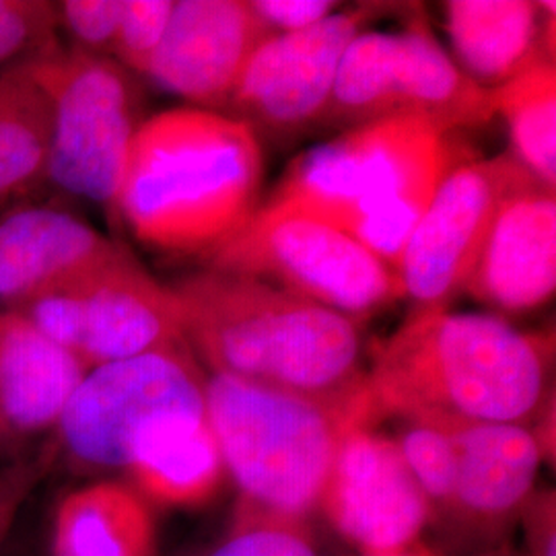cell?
<instances>
[{
	"label": "cell",
	"instance_id": "484cf974",
	"mask_svg": "<svg viewBox=\"0 0 556 556\" xmlns=\"http://www.w3.org/2000/svg\"><path fill=\"white\" fill-rule=\"evenodd\" d=\"M174 0H122L112 59L135 77H147L167 34Z\"/></svg>",
	"mask_w": 556,
	"mask_h": 556
},
{
	"label": "cell",
	"instance_id": "ac0fdd59",
	"mask_svg": "<svg viewBox=\"0 0 556 556\" xmlns=\"http://www.w3.org/2000/svg\"><path fill=\"white\" fill-rule=\"evenodd\" d=\"M443 15L457 66L486 91L555 62V2L450 0Z\"/></svg>",
	"mask_w": 556,
	"mask_h": 556
},
{
	"label": "cell",
	"instance_id": "4316f807",
	"mask_svg": "<svg viewBox=\"0 0 556 556\" xmlns=\"http://www.w3.org/2000/svg\"><path fill=\"white\" fill-rule=\"evenodd\" d=\"M211 556H318L301 521L241 509L233 534Z\"/></svg>",
	"mask_w": 556,
	"mask_h": 556
},
{
	"label": "cell",
	"instance_id": "277c9868",
	"mask_svg": "<svg viewBox=\"0 0 556 556\" xmlns=\"http://www.w3.org/2000/svg\"><path fill=\"white\" fill-rule=\"evenodd\" d=\"M454 132L427 119H379L291 161L262 206L326 220L394 273L418 219L459 157Z\"/></svg>",
	"mask_w": 556,
	"mask_h": 556
},
{
	"label": "cell",
	"instance_id": "ffe728a7",
	"mask_svg": "<svg viewBox=\"0 0 556 556\" xmlns=\"http://www.w3.org/2000/svg\"><path fill=\"white\" fill-rule=\"evenodd\" d=\"M147 503L197 507L219 491L227 475L206 413H176L140 435L126 468Z\"/></svg>",
	"mask_w": 556,
	"mask_h": 556
},
{
	"label": "cell",
	"instance_id": "4dcf8cb0",
	"mask_svg": "<svg viewBox=\"0 0 556 556\" xmlns=\"http://www.w3.org/2000/svg\"><path fill=\"white\" fill-rule=\"evenodd\" d=\"M530 544L532 556H555V497L540 495L530 501Z\"/></svg>",
	"mask_w": 556,
	"mask_h": 556
},
{
	"label": "cell",
	"instance_id": "cb8c5ba5",
	"mask_svg": "<svg viewBox=\"0 0 556 556\" xmlns=\"http://www.w3.org/2000/svg\"><path fill=\"white\" fill-rule=\"evenodd\" d=\"M394 441L404 464L429 501L452 507L457 477L456 443L452 433L422 422H406Z\"/></svg>",
	"mask_w": 556,
	"mask_h": 556
},
{
	"label": "cell",
	"instance_id": "f1b7e54d",
	"mask_svg": "<svg viewBox=\"0 0 556 556\" xmlns=\"http://www.w3.org/2000/svg\"><path fill=\"white\" fill-rule=\"evenodd\" d=\"M268 31L295 34L318 25L337 13L332 0H248Z\"/></svg>",
	"mask_w": 556,
	"mask_h": 556
},
{
	"label": "cell",
	"instance_id": "f546056e",
	"mask_svg": "<svg viewBox=\"0 0 556 556\" xmlns=\"http://www.w3.org/2000/svg\"><path fill=\"white\" fill-rule=\"evenodd\" d=\"M41 472L43 466L34 462H13L0 466V542L11 530L21 505L34 491Z\"/></svg>",
	"mask_w": 556,
	"mask_h": 556
},
{
	"label": "cell",
	"instance_id": "603a6c76",
	"mask_svg": "<svg viewBox=\"0 0 556 556\" xmlns=\"http://www.w3.org/2000/svg\"><path fill=\"white\" fill-rule=\"evenodd\" d=\"M50 108L38 83L20 66L0 75V202L43 181Z\"/></svg>",
	"mask_w": 556,
	"mask_h": 556
},
{
	"label": "cell",
	"instance_id": "7c38bea8",
	"mask_svg": "<svg viewBox=\"0 0 556 556\" xmlns=\"http://www.w3.org/2000/svg\"><path fill=\"white\" fill-rule=\"evenodd\" d=\"M521 172L509 153L468 157L441 181L396 266L408 314L450 309L466 291L498 204Z\"/></svg>",
	"mask_w": 556,
	"mask_h": 556
},
{
	"label": "cell",
	"instance_id": "5bb4252c",
	"mask_svg": "<svg viewBox=\"0 0 556 556\" xmlns=\"http://www.w3.org/2000/svg\"><path fill=\"white\" fill-rule=\"evenodd\" d=\"M270 36L248 0H181L144 79L190 108L223 114L248 60Z\"/></svg>",
	"mask_w": 556,
	"mask_h": 556
},
{
	"label": "cell",
	"instance_id": "9a60e30c",
	"mask_svg": "<svg viewBox=\"0 0 556 556\" xmlns=\"http://www.w3.org/2000/svg\"><path fill=\"white\" fill-rule=\"evenodd\" d=\"M555 291V188L523 169L498 204L464 293L505 318L536 312Z\"/></svg>",
	"mask_w": 556,
	"mask_h": 556
},
{
	"label": "cell",
	"instance_id": "83f0119b",
	"mask_svg": "<svg viewBox=\"0 0 556 556\" xmlns=\"http://www.w3.org/2000/svg\"><path fill=\"white\" fill-rule=\"evenodd\" d=\"M54 7L59 31L68 36L71 48L112 59L122 0H62Z\"/></svg>",
	"mask_w": 556,
	"mask_h": 556
},
{
	"label": "cell",
	"instance_id": "d6986e66",
	"mask_svg": "<svg viewBox=\"0 0 556 556\" xmlns=\"http://www.w3.org/2000/svg\"><path fill=\"white\" fill-rule=\"evenodd\" d=\"M450 433L457 456L454 509L498 521L532 501L538 468L548 454L534 427L475 425Z\"/></svg>",
	"mask_w": 556,
	"mask_h": 556
},
{
	"label": "cell",
	"instance_id": "e0dca14e",
	"mask_svg": "<svg viewBox=\"0 0 556 556\" xmlns=\"http://www.w3.org/2000/svg\"><path fill=\"white\" fill-rule=\"evenodd\" d=\"M89 369L17 312H0V450L56 431Z\"/></svg>",
	"mask_w": 556,
	"mask_h": 556
},
{
	"label": "cell",
	"instance_id": "44dd1931",
	"mask_svg": "<svg viewBox=\"0 0 556 556\" xmlns=\"http://www.w3.org/2000/svg\"><path fill=\"white\" fill-rule=\"evenodd\" d=\"M155 551L151 507L132 484L101 480L60 498L52 556H155Z\"/></svg>",
	"mask_w": 556,
	"mask_h": 556
},
{
	"label": "cell",
	"instance_id": "4fadbf2b",
	"mask_svg": "<svg viewBox=\"0 0 556 556\" xmlns=\"http://www.w3.org/2000/svg\"><path fill=\"white\" fill-rule=\"evenodd\" d=\"M338 532L369 556L400 555L431 516L396 441L353 427L340 441L319 498Z\"/></svg>",
	"mask_w": 556,
	"mask_h": 556
},
{
	"label": "cell",
	"instance_id": "9c48e42d",
	"mask_svg": "<svg viewBox=\"0 0 556 556\" xmlns=\"http://www.w3.org/2000/svg\"><path fill=\"white\" fill-rule=\"evenodd\" d=\"M11 312L79 357L87 369L188 344L172 289L124 243L93 270Z\"/></svg>",
	"mask_w": 556,
	"mask_h": 556
},
{
	"label": "cell",
	"instance_id": "8fae6325",
	"mask_svg": "<svg viewBox=\"0 0 556 556\" xmlns=\"http://www.w3.org/2000/svg\"><path fill=\"white\" fill-rule=\"evenodd\" d=\"M381 9V4L344 9L309 29L275 34L262 41L223 114L248 126L260 142H285L318 128L340 60Z\"/></svg>",
	"mask_w": 556,
	"mask_h": 556
},
{
	"label": "cell",
	"instance_id": "7a4b0ae2",
	"mask_svg": "<svg viewBox=\"0 0 556 556\" xmlns=\"http://www.w3.org/2000/svg\"><path fill=\"white\" fill-rule=\"evenodd\" d=\"M167 287L188 346L213 376L314 400L357 427L367 369L355 321L258 278L211 268Z\"/></svg>",
	"mask_w": 556,
	"mask_h": 556
},
{
	"label": "cell",
	"instance_id": "8992f818",
	"mask_svg": "<svg viewBox=\"0 0 556 556\" xmlns=\"http://www.w3.org/2000/svg\"><path fill=\"white\" fill-rule=\"evenodd\" d=\"M23 68L50 108L43 179L116 219L130 147L144 122L139 77L62 41Z\"/></svg>",
	"mask_w": 556,
	"mask_h": 556
},
{
	"label": "cell",
	"instance_id": "3957f363",
	"mask_svg": "<svg viewBox=\"0 0 556 556\" xmlns=\"http://www.w3.org/2000/svg\"><path fill=\"white\" fill-rule=\"evenodd\" d=\"M264 149L238 119L190 105L144 118L119 186L116 220L151 252L202 262L262 206Z\"/></svg>",
	"mask_w": 556,
	"mask_h": 556
},
{
	"label": "cell",
	"instance_id": "1f68e13d",
	"mask_svg": "<svg viewBox=\"0 0 556 556\" xmlns=\"http://www.w3.org/2000/svg\"><path fill=\"white\" fill-rule=\"evenodd\" d=\"M390 556H417V555H402V553H400V555H390Z\"/></svg>",
	"mask_w": 556,
	"mask_h": 556
},
{
	"label": "cell",
	"instance_id": "d4e9b609",
	"mask_svg": "<svg viewBox=\"0 0 556 556\" xmlns=\"http://www.w3.org/2000/svg\"><path fill=\"white\" fill-rule=\"evenodd\" d=\"M56 7L48 0H0V75L60 43Z\"/></svg>",
	"mask_w": 556,
	"mask_h": 556
},
{
	"label": "cell",
	"instance_id": "2e32d148",
	"mask_svg": "<svg viewBox=\"0 0 556 556\" xmlns=\"http://www.w3.org/2000/svg\"><path fill=\"white\" fill-rule=\"evenodd\" d=\"M119 245L62 206L7 211L0 215V312L93 270Z\"/></svg>",
	"mask_w": 556,
	"mask_h": 556
},
{
	"label": "cell",
	"instance_id": "5b68a950",
	"mask_svg": "<svg viewBox=\"0 0 556 556\" xmlns=\"http://www.w3.org/2000/svg\"><path fill=\"white\" fill-rule=\"evenodd\" d=\"M206 415L243 507L301 521L324 493L353 420L314 400L252 381L206 378Z\"/></svg>",
	"mask_w": 556,
	"mask_h": 556
},
{
	"label": "cell",
	"instance_id": "30bf717a",
	"mask_svg": "<svg viewBox=\"0 0 556 556\" xmlns=\"http://www.w3.org/2000/svg\"><path fill=\"white\" fill-rule=\"evenodd\" d=\"M176 413H206V378L188 344L93 367L54 431L77 472L126 470L140 435Z\"/></svg>",
	"mask_w": 556,
	"mask_h": 556
},
{
	"label": "cell",
	"instance_id": "52a82bcc",
	"mask_svg": "<svg viewBox=\"0 0 556 556\" xmlns=\"http://www.w3.org/2000/svg\"><path fill=\"white\" fill-rule=\"evenodd\" d=\"M392 118L427 119L454 135L495 118L491 93L457 66L420 11L400 31L351 41L319 126L344 132Z\"/></svg>",
	"mask_w": 556,
	"mask_h": 556
},
{
	"label": "cell",
	"instance_id": "ba28073f",
	"mask_svg": "<svg viewBox=\"0 0 556 556\" xmlns=\"http://www.w3.org/2000/svg\"><path fill=\"white\" fill-rule=\"evenodd\" d=\"M204 268L258 278L361 326L402 295L397 275L357 239L326 220L260 206Z\"/></svg>",
	"mask_w": 556,
	"mask_h": 556
},
{
	"label": "cell",
	"instance_id": "6da1fadb",
	"mask_svg": "<svg viewBox=\"0 0 556 556\" xmlns=\"http://www.w3.org/2000/svg\"><path fill=\"white\" fill-rule=\"evenodd\" d=\"M555 340L495 314H408L367 367L358 422L383 418L443 431L536 427L553 410Z\"/></svg>",
	"mask_w": 556,
	"mask_h": 556
},
{
	"label": "cell",
	"instance_id": "7402d4cb",
	"mask_svg": "<svg viewBox=\"0 0 556 556\" xmlns=\"http://www.w3.org/2000/svg\"><path fill=\"white\" fill-rule=\"evenodd\" d=\"M495 116L507 124L509 155L540 184L556 186V66L540 62L489 91Z\"/></svg>",
	"mask_w": 556,
	"mask_h": 556
}]
</instances>
